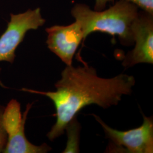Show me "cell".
Returning a JSON list of instances; mask_svg holds the SVG:
<instances>
[{
  "mask_svg": "<svg viewBox=\"0 0 153 153\" xmlns=\"http://www.w3.org/2000/svg\"><path fill=\"white\" fill-rule=\"evenodd\" d=\"M5 107L0 104V153H3L7 141V134L3 125L2 117Z\"/></svg>",
  "mask_w": 153,
  "mask_h": 153,
  "instance_id": "8",
  "label": "cell"
},
{
  "mask_svg": "<svg viewBox=\"0 0 153 153\" xmlns=\"http://www.w3.org/2000/svg\"><path fill=\"white\" fill-rule=\"evenodd\" d=\"M46 43L49 50L58 56L66 66L72 65L73 59L80 44L85 41L79 22L69 25H55L45 29Z\"/></svg>",
  "mask_w": 153,
  "mask_h": 153,
  "instance_id": "6",
  "label": "cell"
},
{
  "mask_svg": "<svg viewBox=\"0 0 153 153\" xmlns=\"http://www.w3.org/2000/svg\"><path fill=\"white\" fill-rule=\"evenodd\" d=\"M45 19L39 7L28 9L18 14H11L10 21L5 32L0 36V62L13 64L16 57V51L23 42L26 34L43 26ZM1 69L0 68V74ZM0 86L7 88L0 78Z\"/></svg>",
  "mask_w": 153,
  "mask_h": 153,
  "instance_id": "4",
  "label": "cell"
},
{
  "mask_svg": "<svg viewBox=\"0 0 153 153\" xmlns=\"http://www.w3.org/2000/svg\"><path fill=\"white\" fill-rule=\"evenodd\" d=\"M108 3H114V0H95L94 10L96 11H101L105 9Z\"/></svg>",
  "mask_w": 153,
  "mask_h": 153,
  "instance_id": "10",
  "label": "cell"
},
{
  "mask_svg": "<svg viewBox=\"0 0 153 153\" xmlns=\"http://www.w3.org/2000/svg\"><path fill=\"white\" fill-rule=\"evenodd\" d=\"M137 6L123 0L117 1L108 9L91 10L84 4H76L71 10L75 21L79 22L85 40L90 33L101 32L117 36L126 46L134 44L131 26L138 13Z\"/></svg>",
  "mask_w": 153,
  "mask_h": 153,
  "instance_id": "2",
  "label": "cell"
},
{
  "mask_svg": "<svg viewBox=\"0 0 153 153\" xmlns=\"http://www.w3.org/2000/svg\"><path fill=\"white\" fill-rule=\"evenodd\" d=\"M137 6L142 11L153 15V0H123Z\"/></svg>",
  "mask_w": 153,
  "mask_h": 153,
  "instance_id": "9",
  "label": "cell"
},
{
  "mask_svg": "<svg viewBox=\"0 0 153 153\" xmlns=\"http://www.w3.org/2000/svg\"><path fill=\"white\" fill-rule=\"evenodd\" d=\"M79 124L76 122V117L71 121L66 128L68 131V141L66 148L63 153H78L79 152Z\"/></svg>",
  "mask_w": 153,
  "mask_h": 153,
  "instance_id": "7",
  "label": "cell"
},
{
  "mask_svg": "<svg viewBox=\"0 0 153 153\" xmlns=\"http://www.w3.org/2000/svg\"><path fill=\"white\" fill-rule=\"evenodd\" d=\"M134 48L125 56L122 65L153 64V15L139 11L131 26Z\"/></svg>",
  "mask_w": 153,
  "mask_h": 153,
  "instance_id": "5",
  "label": "cell"
},
{
  "mask_svg": "<svg viewBox=\"0 0 153 153\" xmlns=\"http://www.w3.org/2000/svg\"><path fill=\"white\" fill-rule=\"evenodd\" d=\"M132 76L120 74L113 78L98 76L95 69L86 64L66 66L55 84V91H41L22 88V91L44 95L55 105L56 121L47 136L53 141L62 135L66 128L84 107L96 104L107 108L119 104L123 95H130L135 85Z\"/></svg>",
  "mask_w": 153,
  "mask_h": 153,
  "instance_id": "1",
  "label": "cell"
},
{
  "mask_svg": "<svg viewBox=\"0 0 153 153\" xmlns=\"http://www.w3.org/2000/svg\"><path fill=\"white\" fill-rule=\"evenodd\" d=\"M93 116L102 126L110 141L109 152L153 153V118L143 115L142 125L126 131L116 130L106 124L99 116Z\"/></svg>",
  "mask_w": 153,
  "mask_h": 153,
  "instance_id": "3",
  "label": "cell"
}]
</instances>
